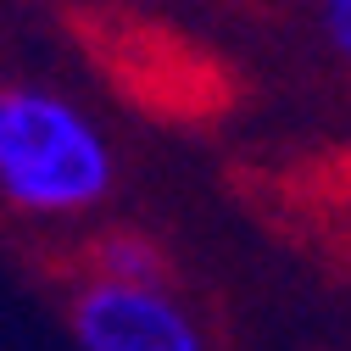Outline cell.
<instances>
[{
    "instance_id": "2",
    "label": "cell",
    "mask_w": 351,
    "mask_h": 351,
    "mask_svg": "<svg viewBox=\"0 0 351 351\" xmlns=\"http://www.w3.org/2000/svg\"><path fill=\"white\" fill-rule=\"evenodd\" d=\"M67 329L78 351H212L195 306L173 285L78 279L67 295Z\"/></svg>"
},
{
    "instance_id": "4",
    "label": "cell",
    "mask_w": 351,
    "mask_h": 351,
    "mask_svg": "<svg viewBox=\"0 0 351 351\" xmlns=\"http://www.w3.org/2000/svg\"><path fill=\"white\" fill-rule=\"evenodd\" d=\"M313 28L335 67L351 73V0H313Z\"/></svg>"
},
{
    "instance_id": "1",
    "label": "cell",
    "mask_w": 351,
    "mask_h": 351,
    "mask_svg": "<svg viewBox=\"0 0 351 351\" xmlns=\"http://www.w3.org/2000/svg\"><path fill=\"white\" fill-rule=\"evenodd\" d=\"M117 145L56 84L12 78L0 101V206L34 223H73L112 201Z\"/></svg>"
},
{
    "instance_id": "5",
    "label": "cell",
    "mask_w": 351,
    "mask_h": 351,
    "mask_svg": "<svg viewBox=\"0 0 351 351\" xmlns=\"http://www.w3.org/2000/svg\"><path fill=\"white\" fill-rule=\"evenodd\" d=\"M340 217H346V234H351V179H346V190H340Z\"/></svg>"
},
{
    "instance_id": "6",
    "label": "cell",
    "mask_w": 351,
    "mask_h": 351,
    "mask_svg": "<svg viewBox=\"0 0 351 351\" xmlns=\"http://www.w3.org/2000/svg\"><path fill=\"white\" fill-rule=\"evenodd\" d=\"M6 84H12V78H0V101H6Z\"/></svg>"
},
{
    "instance_id": "3",
    "label": "cell",
    "mask_w": 351,
    "mask_h": 351,
    "mask_svg": "<svg viewBox=\"0 0 351 351\" xmlns=\"http://www.w3.org/2000/svg\"><path fill=\"white\" fill-rule=\"evenodd\" d=\"M90 279L106 285H167L173 262L145 229H101L90 240Z\"/></svg>"
}]
</instances>
